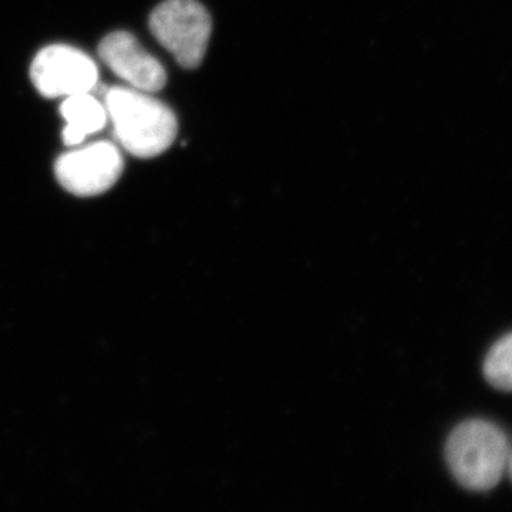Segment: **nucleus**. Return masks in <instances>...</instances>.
Wrapping results in <instances>:
<instances>
[{
    "mask_svg": "<svg viewBox=\"0 0 512 512\" xmlns=\"http://www.w3.org/2000/svg\"><path fill=\"white\" fill-rule=\"evenodd\" d=\"M117 143L138 158H153L167 151L177 137L174 111L133 87H110L103 93Z\"/></svg>",
    "mask_w": 512,
    "mask_h": 512,
    "instance_id": "1",
    "label": "nucleus"
},
{
    "mask_svg": "<svg viewBox=\"0 0 512 512\" xmlns=\"http://www.w3.org/2000/svg\"><path fill=\"white\" fill-rule=\"evenodd\" d=\"M30 77L40 94L49 99L94 92L99 70L82 50L67 45H52L37 53Z\"/></svg>",
    "mask_w": 512,
    "mask_h": 512,
    "instance_id": "4",
    "label": "nucleus"
},
{
    "mask_svg": "<svg viewBox=\"0 0 512 512\" xmlns=\"http://www.w3.org/2000/svg\"><path fill=\"white\" fill-rule=\"evenodd\" d=\"M507 434L493 421L474 419L458 424L448 437L446 460L451 474L466 490H493L507 473Z\"/></svg>",
    "mask_w": 512,
    "mask_h": 512,
    "instance_id": "2",
    "label": "nucleus"
},
{
    "mask_svg": "<svg viewBox=\"0 0 512 512\" xmlns=\"http://www.w3.org/2000/svg\"><path fill=\"white\" fill-rule=\"evenodd\" d=\"M60 113L66 120L63 143L67 147L79 146L90 134L99 133L109 121L106 106L93 92L66 97Z\"/></svg>",
    "mask_w": 512,
    "mask_h": 512,
    "instance_id": "7",
    "label": "nucleus"
},
{
    "mask_svg": "<svg viewBox=\"0 0 512 512\" xmlns=\"http://www.w3.org/2000/svg\"><path fill=\"white\" fill-rule=\"evenodd\" d=\"M507 474L510 476L512 481V447L510 451V458H508Z\"/></svg>",
    "mask_w": 512,
    "mask_h": 512,
    "instance_id": "9",
    "label": "nucleus"
},
{
    "mask_svg": "<svg viewBox=\"0 0 512 512\" xmlns=\"http://www.w3.org/2000/svg\"><path fill=\"white\" fill-rule=\"evenodd\" d=\"M150 29L185 69H197L207 53L212 20L197 0H165L151 13Z\"/></svg>",
    "mask_w": 512,
    "mask_h": 512,
    "instance_id": "3",
    "label": "nucleus"
},
{
    "mask_svg": "<svg viewBox=\"0 0 512 512\" xmlns=\"http://www.w3.org/2000/svg\"><path fill=\"white\" fill-rule=\"evenodd\" d=\"M119 148L110 141H97L57 158L56 177L64 190L79 197H94L109 191L123 174Z\"/></svg>",
    "mask_w": 512,
    "mask_h": 512,
    "instance_id": "5",
    "label": "nucleus"
},
{
    "mask_svg": "<svg viewBox=\"0 0 512 512\" xmlns=\"http://www.w3.org/2000/svg\"><path fill=\"white\" fill-rule=\"evenodd\" d=\"M483 373L494 389L512 393V332L498 339L488 350Z\"/></svg>",
    "mask_w": 512,
    "mask_h": 512,
    "instance_id": "8",
    "label": "nucleus"
},
{
    "mask_svg": "<svg viewBox=\"0 0 512 512\" xmlns=\"http://www.w3.org/2000/svg\"><path fill=\"white\" fill-rule=\"evenodd\" d=\"M99 56L111 72L133 89L156 93L167 83L163 64L150 55L131 33L114 32L104 37L99 46Z\"/></svg>",
    "mask_w": 512,
    "mask_h": 512,
    "instance_id": "6",
    "label": "nucleus"
}]
</instances>
